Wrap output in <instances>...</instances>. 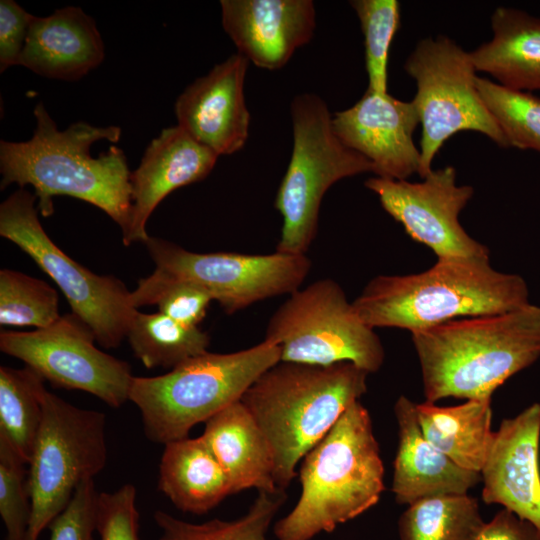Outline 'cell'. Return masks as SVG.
<instances>
[{
    "instance_id": "cell-10",
    "label": "cell",
    "mask_w": 540,
    "mask_h": 540,
    "mask_svg": "<svg viewBox=\"0 0 540 540\" xmlns=\"http://www.w3.org/2000/svg\"><path fill=\"white\" fill-rule=\"evenodd\" d=\"M36 199L20 188L4 200L0 235L29 255L55 282L72 313L89 326L102 347H118L138 311L131 291L118 278L97 275L63 252L42 227Z\"/></svg>"
},
{
    "instance_id": "cell-31",
    "label": "cell",
    "mask_w": 540,
    "mask_h": 540,
    "mask_svg": "<svg viewBox=\"0 0 540 540\" xmlns=\"http://www.w3.org/2000/svg\"><path fill=\"white\" fill-rule=\"evenodd\" d=\"M57 291L47 282L22 272L0 271V324L46 328L60 318Z\"/></svg>"
},
{
    "instance_id": "cell-15",
    "label": "cell",
    "mask_w": 540,
    "mask_h": 540,
    "mask_svg": "<svg viewBox=\"0 0 540 540\" xmlns=\"http://www.w3.org/2000/svg\"><path fill=\"white\" fill-rule=\"evenodd\" d=\"M332 122L339 139L366 157L377 177L407 180L418 174L421 154L413 133L420 119L412 101L367 89L352 107L336 112Z\"/></svg>"
},
{
    "instance_id": "cell-20",
    "label": "cell",
    "mask_w": 540,
    "mask_h": 540,
    "mask_svg": "<svg viewBox=\"0 0 540 540\" xmlns=\"http://www.w3.org/2000/svg\"><path fill=\"white\" fill-rule=\"evenodd\" d=\"M415 404L401 395L395 402L398 445L391 490L400 505L450 495H465L480 481L478 472L452 461L423 434Z\"/></svg>"
},
{
    "instance_id": "cell-12",
    "label": "cell",
    "mask_w": 540,
    "mask_h": 540,
    "mask_svg": "<svg viewBox=\"0 0 540 540\" xmlns=\"http://www.w3.org/2000/svg\"><path fill=\"white\" fill-rule=\"evenodd\" d=\"M144 244L155 271L197 284L227 314L268 298L290 295L301 287L311 270L306 254L199 253L150 236Z\"/></svg>"
},
{
    "instance_id": "cell-11",
    "label": "cell",
    "mask_w": 540,
    "mask_h": 540,
    "mask_svg": "<svg viewBox=\"0 0 540 540\" xmlns=\"http://www.w3.org/2000/svg\"><path fill=\"white\" fill-rule=\"evenodd\" d=\"M404 69L417 85L412 102L422 125L418 172L422 179L433 170V159L444 142L458 132L476 131L501 148L509 147L479 95L470 52L443 35L424 38L407 58Z\"/></svg>"
},
{
    "instance_id": "cell-34",
    "label": "cell",
    "mask_w": 540,
    "mask_h": 540,
    "mask_svg": "<svg viewBox=\"0 0 540 540\" xmlns=\"http://www.w3.org/2000/svg\"><path fill=\"white\" fill-rule=\"evenodd\" d=\"M26 464L0 437V515L6 529L5 540H26L31 516Z\"/></svg>"
},
{
    "instance_id": "cell-29",
    "label": "cell",
    "mask_w": 540,
    "mask_h": 540,
    "mask_svg": "<svg viewBox=\"0 0 540 540\" xmlns=\"http://www.w3.org/2000/svg\"><path fill=\"white\" fill-rule=\"evenodd\" d=\"M286 501V493L258 492L245 514L233 520L212 519L204 523L181 520L157 510L154 520L161 531L158 540H267V532Z\"/></svg>"
},
{
    "instance_id": "cell-3",
    "label": "cell",
    "mask_w": 540,
    "mask_h": 540,
    "mask_svg": "<svg viewBox=\"0 0 540 540\" xmlns=\"http://www.w3.org/2000/svg\"><path fill=\"white\" fill-rule=\"evenodd\" d=\"M352 304L373 329L413 333L455 319L516 310L530 301L523 277L495 270L489 258H449L416 274L376 276Z\"/></svg>"
},
{
    "instance_id": "cell-14",
    "label": "cell",
    "mask_w": 540,
    "mask_h": 540,
    "mask_svg": "<svg viewBox=\"0 0 540 540\" xmlns=\"http://www.w3.org/2000/svg\"><path fill=\"white\" fill-rule=\"evenodd\" d=\"M364 185L406 233L429 247L437 259L489 258L488 248L473 239L459 222V214L474 189L457 184L454 167L432 170L421 182L376 176Z\"/></svg>"
},
{
    "instance_id": "cell-19",
    "label": "cell",
    "mask_w": 540,
    "mask_h": 540,
    "mask_svg": "<svg viewBox=\"0 0 540 540\" xmlns=\"http://www.w3.org/2000/svg\"><path fill=\"white\" fill-rule=\"evenodd\" d=\"M218 157L179 125L163 129L130 173L131 223L122 236L124 245L145 243L148 219L159 203L174 190L206 178Z\"/></svg>"
},
{
    "instance_id": "cell-24",
    "label": "cell",
    "mask_w": 540,
    "mask_h": 540,
    "mask_svg": "<svg viewBox=\"0 0 540 540\" xmlns=\"http://www.w3.org/2000/svg\"><path fill=\"white\" fill-rule=\"evenodd\" d=\"M158 489L177 509L197 515L232 495L227 475L201 435L164 444Z\"/></svg>"
},
{
    "instance_id": "cell-26",
    "label": "cell",
    "mask_w": 540,
    "mask_h": 540,
    "mask_svg": "<svg viewBox=\"0 0 540 540\" xmlns=\"http://www.w3.org/2000/svg\"><path fill=\"white\" fill-rule=\"evenodd\" d=\"M126 338L135 357L147 368L173 369L207 352L209 335L160 312L135 314Z\"/></svg>"
},
{
    "instance_id": "cell-33",
    "label": "cell",
    "mask_w": 540,
    "mask_h": 540,
    "mask_svg": "<svg viewBox=\"0 0 540 540\" xmlns=\"http://www.w3.org/2000/svg\"><path fill=\"white\" fill-rule=\"evenodd\" d=\"M131 301L136 309L157 305L158 312L184 325L198 327L213 299L195 283L169 278L154 270L138 280L137 287L131 292Z\"/></svg>"
},
{
    "instance_id": "cell-38",
    "label": "cell",
    "mask_w": 540,
    "mask_h": 540,
    "mask_svg": "<svg viewBox=\"0 0 540 540\" xmlns=\"http://www.w3.org/2000/svg\"><path fill=\"white\" fill-rule=\"evenodd\" d=\"M473 540H540V531L529 521L503 508L485 522Z\"/></svg>"
},
{
    "instance_id": "cell-2",
    "label": "cell",
    "mask_w": 540,
    "mask_h": 540,
    "mask_svg": "<svg viewBox=\"0 0 540 540\" xmlns=\"http://www.w3.org/2000/svg\"><path fill=\"white\" fill-rule=\"evenodd\" d=\"M411 337L427 402L492 398L540 357V306L455 319Z\"/></svg>"
},
{
    "instance_id": "cell-6",
    "label": "cell",
    "mask_w": 540,
    "mask_h": 540,
    "mask_svg": "<svg viewBox=\"0 0 540 540\" xmlns=\"http://www.w3.org/2000/svg\"><path fill=\"white\" fill-rule=\"evenodd\" d=\"M280 347L267 340L232 353L205 352L154 377L134 376L129 400L155 443L187 438L191 429L241 400L267 369L280 361Z\"/></svg>"
},
{
    "instance_id": "cell-23",
    "label": "cell",
    "mask_w": 540,
    "mask_h": 540,
    "mask_svg": "<svg viewBox=\"0 0 540 540\" xmlns=\"http://www.w3.org/2000/svg\"><path fill=\"white\" fill-rule=\"evenodd\" d=\"M491 27L492 39L470 52L476 71L513 90H540V18L498 7Z\"/></svg>"
},
{
    "instance_id": "cell-16",
    "label": "cell",
    "mask_w": 540,
    "mask_h": 540,
    "mask_svg": "<svg viewBox=\"0 0 540 540\" xmlns=\"http://www.w3.org/2000/svg\"><path fill=\"white\" fill-rule=\"evenodd\" d=\"M540 403L501 421L480 471L482 500L503 506L540 531Z\"/></svg>"
},
{
    "instance_id": "cell-13",
    "label": "cell",
    "mask_w": 540,
    "mask_h": 540,
    "mask_svg": "<svg viewBox=\"0 0 540 540\" xmlns=\"http://www.w3.org/2000/svg\"><path fill=\"white\" fill-rule=\"evenodd\" d=\"M89 326L74 313L27 332L3 331L0 350L23 361L55 387L90 393L112 408L129 400L130 365L95 346Z\"/></svg>"
},
{
    "instance_id": "cell-21",
    "label": "cell",
    "mask_w": 540,
    "mask_h": 540,
    "mask_svg": "<svg viewBox=\"0 0 540 540\" xmlns=\"http://www.w3.org/2000/svg\"><path fill=\"white\" fill-rule=\"evenodd\" d=\"M95 20L80 7L68 6L33 18L19 65L57 80L75 81L104 60Z\"/></svg>"
},
{
    "instance_id": "cell-5",
    "label": "cell",
    "mask_w": 540,
    "mask_h": 540,
    "mask_svg": "<svg viewBox=\"0 0 540 540\" xmlns=\"http://www.w3.org/2000/svg\"><path fill=\"white\" fill-rule=\"evenodd\" d=\"M296 505L273 528L277 540H311L332 532L380 500L384 464L368 409L354 402L303 457Z\"/></svg>"
},
{
    "instance_id": "cell-9",
    "label": "cell",
    "mask_w": 540,
    "mask_h": 540,
    "mask_svg": "<svg viewBox=\"0 0 540 540\" xmlns=\"http://www.w3.org/2000/svg\"><path fill=\"white\" fill-rule=\"evenodd\" d=\"M374 330L359 318L341 285L323 278L289 295L271 315L264 340L280 347L283 362H350L370 374L385 360Z\"/></svg>"
},
{
    "instance_id": "cell-37",
    "label": "cell",
    "mask_w": 540,
    "mask_h": 540,
    "mask_svg": "<svg viewBox=\"0 0 540 540\" xmlns=\"http://www.w3.org/2000/svg\"><path fill=\"white\" fill-rule=\"evenodd\" d=\"M34 16L13 0L0 1V71L19 65Z\"/></svg>"
},
{
    "instance_id": "cell-25",
    "label": "cell",
    "mask_w": 540,
    "mask_h": 540,
    "mask_svg": "<svg viewBox=\"0 0 540 540\" xmlns=\"http://www.w3.org/2000/svg\"><path fill=\"white\" fill-rule=\"evenodd\" d=\"M425 437L457 465L480 473L494 431L491 429V398L471 399L455 406L415 404Z\"/></svg>"
},
{
    "instance_id": "cell-28",
    "label": "cell",
    "mask_w": 540,
    "mask_h": 540,
    "mask_svg": "<svg viewBox=\"0 0 540 540\" xmlns=\"http://www.w3.org/2000/svg\"><path fill=\"white\" fill-rule=\"evenodd\" d=\"M484 524L476 498L439 496L408 505L398 534L400 540H473Z\"/></svg>"
},
{
    "instance_id": "cell-27",
    "label": "cell",
    "mask_w": 540,
    "mask_h": 540,
    "mask_svg": "<svg viewBox=\"0 0 540 540\" xmlns=\"http://www.w3.org/2000/svg\"><path fill=\"white\" fill-rule=\"evenodd\" d=\"M44 379L30 367H0V437L27 462L43 417Z\"/></svg>"
},
{
    "instance_id": "cell-4",
    "label": "cell",
    "mask_w": 540,
    "mask_h": 540,
    "mask_svg": "<svg viewBox=\"0 0 540 540\" xmlns=\"http://www.w3.org/2000/svg\"><path fill=\"white\" fill-rule=\"evenodd\" d=\"M368 375L350 362L279 361L246 390L241 402L271 447L278 489L289 487L298 463L367 392Z\"/></svg>"
},
{
    "instance_id": "cell-1",
    "label": "cell",
    "mask_w": 540,
    "mask_h": 540,
    "mask_svg": "<svg viewBox=\"0 0 540 540\" xmlns=\"http://www.w3.org/2000/svg\"><path fill=\"white\" fill-rule=\"evenodd\" d=\"M36 128L31 139L0 141L1 189L16 183L31 185L38 209L45 217L54 213L53 198L69 196L104 211L119 225L122 236L131 223L130 171L124 152L111 146L94 158L91 146L101 140L118 142V126L97 127L76 122L58 130L43 102L34 108Z\"/></svg>"
},
{
    "instance_id": "cell-35",
    "label": "cell",
    "mask_w": 540,
    "mask_h": 540,
    "mask_svg": "<svg viewBox=\"0 0 540 540\" xmlns=\"http://www.w3.org/2000/svg\"><path fill=\"white\" fill-rule=\"evenodd\" d=\"M96 532L100 540H140L134 485L124 484L114 492L98 493Z\"/></svg>"
},
{
    "instance_id": "cell-17",
    "label": "cell",
    "mask_w": 540,
    "mask_h": 540,
    "mask_svg": "<svg viewBox=\"0 0 540 540\" xmlns=\"http://www.w3.org/2000/svg\"><path fill=\"white\" fill-rule=\"evenodd\" d=\"M249 60L238 52L190 84L175 102L178 125L218 156L233 154L248 138L244 96Z\"/></svg>"
},
{
    "instance_id": "cell-36",
    "label": "cell",
    "mask_w": 540,
    "mask_h": 540,
    "mask_svg": "<svg viewBox=\"0 0 540 540\" xmlns=\"http://www.w3.org/2000/svg\"><path fill=\"white\" fill-rule=\"evenodd\" d=\"M97 495L94 480L83 481L66 508L48 526L49 540H94Z\"/></svg>"
},
{
    "instance_id": "cell-7",
    "label": "cell",
    "mask_w": 540,
    "mask_h": 540,
    "mask_svg": "<svg viewBox=\"0 0 540 540\" xmlns=\"http://www.w3.org/2000/svg\"><path fill=\"white\" fill-rule=\"evenodd\" d=\"M332 117L316 94L302 93L292 100V154L275 199L283 220L278 252L306 254L317 235L327 190L344 178L373 172L372 163L336 135Z\"/></svg>"
},
{
    "instance_id": "cell-22",
    "label": "cell",
    "mask_w": 540,
    "mask_h": 540,
    "mask_svg": "<svg viewBox=\"0 0 540 540\" xmlns=\"http://www.w3.org/2000/svg\"><path fill=\"white\" fill-rule=\"evenodd\" d=\"M201 436L227 475L232 494L252 488L280 491L271 447L241 400L207 420Z\"/></svg>"
},
{
    "instance_id": "cell-8",
    "label": "cell",
    "mask_w": 540,
    "mask_h": 540,
    "mask_svg": "<svg viewBox=\"0 0 540 540\" xmlns=\"http://www.w3.org/2000/svg\"><path fill=\"white\" fill-rule=\"evenodd\" d=\"M41 400L43 417L28 463L31 516L26 540H38L77 487L107 462L104 413L74 406L46 388Z\"/></svg>"
},
{
    "instance_id": "cell-32",
    "label": "cell",
    "mask_w": 540,
    "mask_h": 540,
    "mask_svg": "<svg viewBox=\"0 0 540 540\" xmlns=\"http://www.w3.org/2000/svg\"><path fill=\"white\" fill-rule=\"evenodd\" d=\"M350 4L364 35L367 89L387 93L388 55L400 27V4L396 0H354Z\"/></svg>"
},
{
    "instance_id": "cell-18",
    "label": "cell",
    "mask_w": 540,
    "mask_h": 540,
    "mask_svg": "<svg viewBox=\"0 0 540 540\" xmlns=\"http://www.w3.org/2000/svg\"><path fill=\"white\" fill-rule=\"evenodd\" d=\"M221 19L238 53L257 67H283L313 37L311 0H222Z\"/></svg>"
},
{
    "instance_id": "cell-30",
    "label": "cell",
    "mask_w": 540,
    "mask_h": 540,
    "mask_svg": "<svg viewBox=\"0 0 540 540\" xmlns=\"http://www.w3.org/2000/svg\"><path fill=\"white\" fill-rule=\"evenodd\" d=\"M476 87L509 147L540 153V97L478 76Z\"/></svg>"
}]
</instances>
